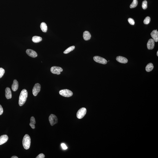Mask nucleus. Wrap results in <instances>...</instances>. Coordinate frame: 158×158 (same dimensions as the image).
<instances>
[{
    "mask_svg": "<svg viewBox=\"0 0 158 158\" xmlns=\"http://www.w3.org/2000/svg\"><path fill=\"white\" fill-rule=\"evenodd\" d=\"M3 110L2 106L0 104V116L2 115L3 114Z\"/></svg>",
    "mask_w": 158,
    "mask_h": 158,
    "instance_id": "nucleus-29",
    "label": "nucleus"
},
{
    "mask_svg": "<svg viewBox=\"0 0 158 158\" xmlns=\"http://www.w3.org/2000/svg\"><path fill=\"white\" fill-rule=\"evenodd\" d=\"M138 1L137 0H133L132 3L131 4L130 7L131 8H134L137 6Z\"/></svg>",
    "mask_w": 158,
    "mask_h": 158,
    "instance_id": "nucleus-21",
    "label": "nucleus"
},
{
    "mask_svg": "<svg viewBox=\"0 0 158 158\" xmlns=\"http://www.w3.org/2000/svg\"><path fill=\"white\" fill-rule=\"evenodd\" d=\"M40 28L41 30L44 32H47V27L46 23L45 22H42L40 26Z\"/></svg>",
    "mask_w": 158,
    "mask_h": 158,
    "instance_id": "nucleus-18",
    "label": "nucleus"
},
{
    "mask_svg": "<svg viewBox=\"0 0 158 158\" xmlns=\"http://www.w3.org/2000/svg\"><path fill=\"white\" fill-rule=\"evenodd\" d=\"M150 18L149 16H147L146 18L144 20V23L145 24H148L150 23Z\"/></svg>",
    "mask_w": 158,
    "mask_h": 158,
    "instance_id": "nucleus-22",
    "label": "nucleus"
},
{
    "mask_svg": "<svg viewBox=\"0 0 158 158\" xmlns=\"http://www.w3.org/2000/svg\"><path fill=\"white\" fill-rule=\"evenodd\" d=\"M155 46V41L153 39H150L147 43V47L148 49L152 50Z\"/></svg>",
    "mask_w": 158,
    "mask_h": 158,
    "instance_id": "nucleus-10",
    "label": "nucleus"
},
{
    "mask_svg": "<svg viewBox=\"0 0 158 158\" xmlns=\"http://www.w3.org/2000/svg\"><path fill=\"white\" fill-rule=\"evenodd\" d=\"M94 60L99 63L105 65L107 63V61L105 59L100 57L95 56L93 57Z\"/></svg>",
    "mask_w": 158,
    "mask_h": 158,
    "instance_id": "nucleus-7",
    "label": "nucleus"
},
{
    "mask_svg": "<svg viewBox=\"0 0 158 158\" xmlns=\"http://www.w3.org/2000/svg\"><path fill=\"white\" fill-rule=\"evenodd\" d=\"M59 93L61 95L66 97H69L73 95L72 91L67 89L62 90L59 91Z\"/></svg>",
    "mask_w": 158,
    "mask_h": 158,
    "instance_id": "nucleus-3",
    "label": "nucleus"
},
{
    "mask_svg": "<svg viewBox=\"0 0 158 158\" xmlns=\"http://www.w3.org/2000/svg\"><path fill=\"white\" fill-rule=\"evenodd\" d=\"M19 87L18 81L16 79L14 80L13 82L12 86V89L14 91H16L18 90Z\"/></svg>",
    "mask_w": 158,
    "mask_h": 158,
    "instance_id": "nucleus-15",
    "label": "nucleus"
},
{
    "mask_svg": "<svg viewBox=\"0 0 158 158\" xmlns=\"http://www.w3.org/2000/svg\"><path fill=\"white\" fill-rule=\"evenodd\" d=\"M11 158H18L17 157L15 156H14L12 157Z\"/></svg>",
    "mask_w": 158,
    "mask_h": 158,
    "instance_id": "nucleus-31",
    "label": "nucleus"
},
{
    "mask_svg": "<svg viewBox=\"0 0 158 158\" xmlns=\"http://www.w3.org/2000/svg\"><path fill=\"white\" fill-rule=\"evenodd\" d=\"M49 121L51 126H53L58 122V119L57 116L55 115L51 114L50 116Z\"/></svg>",
    "mask_w": 158,
    "mask_h": 158,
    "instance_id": "nucleus-8",
    "label": "nucleus"
},
{
    "mask_svg": "<svg viewBox=\"0 0 158 158\" xmlns=\"http://www.w3.org/2000/svg\"><path fill=\"white\" fill-rule=\"evenodd\" d=\"M28 97V92L25 89H23L21 91L19 96V104L20 106H22L25 103Z\"/></svg>",
    "mask_w": 158,
    "mask_h": 158,
    "instance_id": "nucleus-1",
    "label": "nucleus"
},
{
    "mask_svg": "<svg viewBox=\"0 0 158 158\" xmlns=\"http://www.w3.org/2000/svg\"><path fill=\"white\" fill-rule=\"evenodd\" d=\"M5 96L7 99H11L12 98V93L10 89L7 87L5 89Z\"/></svg>",
    "mask_w": 158,
    "mask_h": 158,
    "instance_id": "nucleus-14",
    "label": "nucleus"
},
{
    "mask_svg": "<svg viewBox=\"0 0 158 158\" xmlns=\"http://www.w3.org/2000/svg\"><path fill=\"white\" fill-rule=\"evenodd\" d=\"M151 37L155 42L158 41V32L156 30H154L152 31L150 34Z\"/></svg>",
    "mask_w": 158,
    "mask_h": 158,
    "instance_id": "nucleus-11",
    "label": "nucleus"
},
{
    "mask_svg": "<svg viewBox=\"0 0 158 158\" xmlns=\"http://www.w3.org/2000/svg\"><path fill=\"white\" fill-rule=\"evenodd\" d=\"M157 56H158V51L157 53Z\"/></svg>",
    "mask_w": 158,
    "mask_h": 158,
    "instance_id": "nucleus-32",
    "label": "nucleus"
},
{
    "mask_svg": "<svg viewBox=\"0 0 158 158\" xmlns=\"http://www.w3.org/2000/svg\"><path fill=\"white\" fill-rule=\"evenodd\" d=\"M26 53L29 56L33 58H35L37 56V53L35 51L31 49H28L26 50Z\"/></svg>",
    "mask_w": 158,
    "mask_h": 158,
    "instance_id": "nucleus-9",
    "label": "nucleus"
},
{
    "mask_svg": "<svg viewBox=\"0 0 158 158\" xmlns=\"http://www.w3.org/2000/svg\"><path fill=\"white\" fill-rule=\"evenodd\" d=\"M22 143L25 149L28 150L29 149L31 145V139L29 135L26 134L24 136Z\"/></svg>",
    "mask_w": 158,
    "mask_h": 158,
    "instance_id": "nucleus-2",
    "label": "nucleus"
},
{
    "mask_svg": "<svg viewBox=\"0 0 158 158\" xmlns=\"http://www.w3.org/2000/svg\"><path fill=\"white\" fill-rule=\"evenodd\" d=\"M154 66L152 63H149L147 65L146 67V72H149L151 71L154 69Z\"/></svg>",
    "mask_w": 158,
    "mask_h": 158,
    "instance_id": "nucleus-17",
    "label": "nucleus"
},
{
    "mask_svg": "<svg viewBox=\"0 0 158 158\" xmlns=\"http://www.w3.org/2000/svg\"><path fill=\"white\" fill-rule=\"evenodd\" d=\"M75 48V47L74 46H71L69 47L66 50L64 51V53L65 54H67L68 53H69L70 52L72 51Z\"/></svg>",
    "mask_w": 158,
    "mask_h": 158,
    "instance_id": "nucleus-20",
    "label": "nucleus"
},
{
    "mask_svg": "<svg viewBox=\"0 0 158 158\" xmlns=\"http://www.w3.org/2000/svg\"><path fill=\"white\" fill-rule=\"evenodd\" d=\"M30 126L33 129H35V125L34 124H31V123H30Z\"/></svg>",
    "mask_w": 158,
    "mask_h": 158,
    "instance_id": "nucleus-30",
    "label": "nucleus"
},
{
    "mask_svg": "<svg viewBox=\"0 0 158 158\" xmlns=\"http://www.w3.org/2000/svg\"><path fill=\"white\" fill-rule=\"evenodd\" d=\"M116 59L117 61L121 63L126 64L128 62V59L126 58L121 56L117 57Z\"/></svg>",
    "mask_w": 158,
    "mask_h": 158,
    "instance_id": "nucleus-12",
    "label": "nucleus"
},
{
    "mask_svg": "<svg viewBox=\"0 0 158 158\" xmlns=\"http://www.w3.org/2000/svg\"><path fill=\"white\" fill-rule=\"evenodd\" d=\"M5 71L4 69L2 68H0V78L2 77L4 74Z\"/></svg>",
    "mask_w": 158,
    "mask_h": 158,
    "instance_id": "nucleus-24",
    "label": "nucleus"
},
{
    "mask_svg": "<svg viewBox=\"0 0 158 158\" xmlns=\"http://www.w3.org/2000/svg\"><path fill=\"white\" fill-rule=\"evenodd\" d=\"M61 146L62 147V148L64 150H66L67 149V147L66 146V145L65 144L62 143L61 144Z\"/></svg>",
    "mask_w": 158,
    "mask_h": 158,
    "instance_id": "nucleus-28",
    "label": "nucleus"
},
{
    "mask_svg": "<svg viewBox=\"0 0 158 158\" xmlns=\"http://www.w3.org/2000/svg\"><path fill=\"white\" fill-rule=\"evenodd\" d=\"M87 112L86 109L85 108H81L78 110L77 114V117L78 119H81L84 117Z\"/></svg>",
    "mask_w": 158,
    "mask_h": 158,
    "instance_id": "nucleus-4",
    "label": "nucleus"
},
{
    "mask_svg": "<svg viewBox=\"0 0 158 158\" xmlns=\"http://www.w3.org/2000/svg\"><path fill=\"white\" fill-rule=\"evenodd\" d=\"M41 89V85L39 83H36L34 85L33 88L32 92L33 95L34 96H36L40 92Z\"/></svg>",
    "mask_w": 158,
    "mask_h": 158,
    "instance_id": "nucleus-6",
    "label": "nucleus"
},
{
    "mask_svg": "<svg viewBox=\"0 0 158 158\" xmlns=\"http://www.w3.org/2000/svg\"><path fill=\"white\" fill-rule=\"evenodd\" d=\"M42 40V39L40 36H35L33 37L32 40L35 43H38L41 42Z\"/></svg>",
    "mask_w": 158,
    "mask_h": 158,
    "instance_id": "nucleus-19",
    "label": "nucleus"
},
{
    "mask_svg": "<svg viewBox=\"0 0 158 158\" xmlns=\"http://www.w3.org/2000/svg\"><path fill=\"white\" fill-rule=\"evenodd\" d=\"M45 158V155L43 154H39L38 156L36 158Z\"/></svg>",
    "mask_w": 158,
    "mask_h": 158,
    "instance_id": "nucleus-27",
    "label": "nucleus"
},
{
    "mask_svg": "<svg viewBox=\"0 0 158 158\" xmlns=\"http://www.w3.org/2000/svg\"><path fill=\"white\" fill-rule=\"evenodd\" d=\"M30 123L32 124L35 125V118L34 117H31L30 119Z\"/></svg>",
    "mask_w": 158,
    "mask_h": 158,
    "instance_id": "nucleus-26",
    "label": "nucleus"
},
{
    "mask_svg": "<svg viewBox=\"0 0 158 158\" xmlns=\"http://www.w3.org/2000/svg\"><path fill=\"white\" fill-rule=\"evenodd\" d=\"M83 38L85 40H88L91 39V35L89 32L87 31H85L83 33Z\"/></svg>",
    "mask_w": 158,
    "mask_h": 158,
    "instance_id": "nucleus-16",
    "label": "nucleus"
},
{
    "mask_svg": "<svg viewBox=\"0 0 158 158\" xmlns=\"http://www.w3.org/2000/svg\"><path fill=\"white\" fill-rule=\"evenodd\" d=\"M128 21L130 24L131 25H134L135 24V21H134V20L132 18H129L128 19Z\"/></svg>",
    "mask_w": 158,
    "mask_h": 158,
    "instance_id": "nucleus-25",
    "label": "nucleus"
},
{
    "mask_svg": "<svg viewBox=\"0 0 158 158\" xmlns=\"http://www.w3.org/2000/svg\"><path fill=\"white\" fill-rule=\"evenodd\" d=\"M8 137L6 135H2L0 136V145L4 144L8 141Z\"/></svg>",
    "mask_w": 158,
    "mask_h": 158,
    "instance_id": "nucleus-13",
    "label": "nucleus"
},
{
    "mask_svg": "<svg viewBox=\"0 0 158 158\" xmlns=\"http://www.w3.org/2000/svg\"><path fill=\"white\" fill-rule=\"evenodd\" d=\"M142 8L144 9H146L147 8V2L146 0H144L142 2Z\"/></svg>",
    "mask_w": 158,
    "mask_h": 158,
    "instance_id": "nucleus-23",
    "label": "nucleus"
},
{
    "mask_svg": "<svg viewBox=\"0 0 158 158\" xmlns=\"http://www.w3.org/2000/svg\"><path fill=\"white\" fill-rule=\"evenodd\" d=\"M50 71L53 74L59 75L60 74L61 72H62L63 70L61 67L53 66L51 68Z\"/></svg>",
    "mask_w": 158,
    "mask_h": 158,
    "instance_id": "nucleus-5",
    "label": "nucleus"
}]
</instances>
